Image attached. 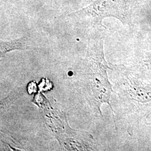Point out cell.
Listing matches in <instances>:
<instances>
[{
	"label": "cell",
	"mask_w": 151,
	"mask_h": 151,
	"mask_svg": "<svg viewBox=\"0 0 151 151\" xmlns=\"http://www.w3.org/2000/svg\"><path fill=\"white\" fill-rule=\"evenodd\" d=\"M103 44L104 38L101 35L88 39L83 67V82H86L88 100L101 114L100 106L103 103L111 106L109 100L112 92V86L108 80L107 70L109 67L104 58Z\"/></svg>",
	"instance_id": "6da1fadb"
},
{
	"label": "cell",
	"mask_w": 151,
	"mask_h": 151,
	"mask_svg": "<svg viewBox=\"0 0 151 151\" xmlns=\"http://www.w3.org/2000/svg\"><path fill=\"white\" fill-rule=\"evenodd\" d=\"M69 17L80 20H87L93 25H102L104 18L113 17L126 24L129 14L126 0H95L89 5L73 12Z\"/></svg>",
	"instance_id": "7a4b0ae2"
},
{
	"label": "cell",
	"mask_w": 151,
	"mask_h": 151,
	"mask_svg": "<svg viewBox=\"0 0 151 151\" xmlns=\"http://www.w3.org/2000/svg\"><path fill=\"white\" fill-rule=\"evenodd\" d=\"M29 38L22 37L10 41L1 40L0 42V56L1 58L5 56L9 52L14 50H30L34 49Z\"/></svg>",
	"instance_id": "3957f363"
}]
</instances>
